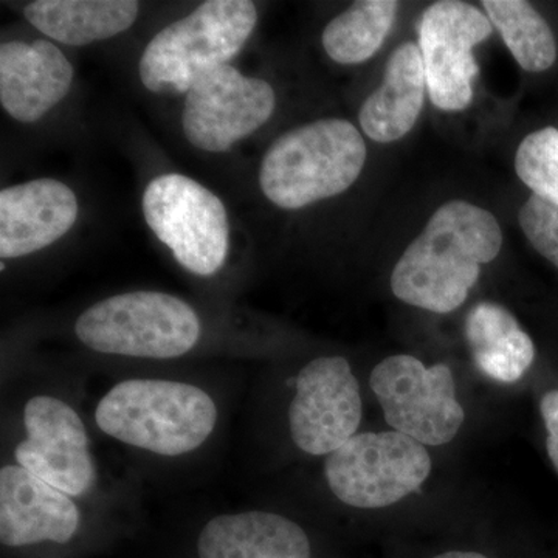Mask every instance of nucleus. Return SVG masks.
<instances>
[{
	"instance_id": "f257e3e1",
	"label": "nucleus",
	"mask_w": 558,
	"mask_h": 558,
	"mask_svg": "<svg viewBox=\"0 0 558 558\" xmlns=\"http://www.w3.org/2000/svg\"><path fill=\"white\" fill-rule=\"evenodd\" d=\"M502 247L498 220L487 209L451 201L436 209L391 274L396 299L418 310L450 314L469 299L481 266Z\"/></svg>"
},
{
	"instance_id": "f03ea898",
	"label": "nucleus",
	"mask_w": 558,
	"mask_h": 558,
	"mask_svg": "<svg viewBox=\"0 0 558 558\" xmlns=\"http://www.w3.org/2000/svg\"><path fill=\"white\" fill-rule=\"evenodd\" d=\"M365 161V140L351 121H312L275 140L260 163L259 185L279 208L310 207L351 189Z\"/></svg>"
},
{
	"instance_id": "7ed1b4c3",
	"label": "nucleus",
	"mask_w": 558,
	"mask_h": 558,
	"mask_svg": "<svg viewBox=\"0 0 558 558\" xmlns=\"http://www.w3.org/2000/svg\"><path fill=\"white\" fill-rule=\"evenodd\" d=\"M98 427L130 446L178 457L201 447L218 410L204 389L172 380H124L98 403Z\"/></svg>"
},
{
	"instance_id": "20e7f679",
	"label": "nucleus",
	"mask_w": 558,
	"mask_h": 558,
	"mask_svg": "<svg viewBox=\"0 0 558 558\" xmlns=\"http://www.w3.org/2000/svg\"><path fill=\"white\" fill-rule=\"evenodd\" d=\"M258 22L248 0H209L189 16L157 33L140 58L143 86L157 95L179 97L211 70L229 64Z\"/></svg>"
},
{
	"instance_id": "39448f33",
	"label": "nucleus",
	"mask_w": 558,
	"mask_h": 558,
	"mask_svg": "<svg viewBox=\"0 0 558 558\" xmlns=\"http://www.w3.org/2000/svg\"><path fill=\"white\" fill-rule=\"evenodd\" d=\"M81 343L105 354L174 359L201 337L196 312L178 296L131 292L94 304L75 326Z\"/></svg>"
},
{
	"instance_id": "423d86ee",
	"label": "nucleus",
	"mask_w": 558,
	"mask_h": 558,
	"mask_svg": "<svg viewBox=\"0 0 558 558\" xmlns=\"http://www.w3.org/2000/svg\"><path fill=\"white\" fill-rule=\"evenodd\" d=\"M428 450L402 433H360L328 454L330 492L355 509H384L417 492L432 473Z\"/></svg>"
},
{
	"instance_id": "0eeeda50",
	"label": "nucleus",
	"mask_w": 558,
	"mask_h": 558,
	"mask_svg": "<svg viewBox=\"0 0 558 558\" xmlns=\"http://www.w3.org/2000/svg\"><path fill=\"white\" fill-rule=\"evenodd\" d=\"M143 215L180 266L211 277L226 263L230 223L226 205L213 191L182 174L150 180L143 194Z\"/></svg>"
},
{
	"instance_id": "6e6552de",
	"label": "nucleus",
	"mask_w": 558,
	"mask_h": 558,
	"mask_svg": "<svg viewBox=\"0 0 558 558\" xmlns=\"http://www.w3.org/2000/svg\"><path fill=\"white\" fill-rule=\"evenodd\" d=\"M369 385L389 427L422 446H446L464 424L465 411L446 363L425 366L413 355H391L373 369Z\"/></svg>"
},
{
	"instance_id": "1a4fd4ad",
	"label": "nucleus",
	"mask_w": 558,
	"mask_h": 558,
	"mask_svg": "<svg viewBox=\"0 0 558 558\" xmlns=\"http://www.w3.org/2000/svg\"><path fill=\"white\" fill-rule=\"evenodd\" d=\"M277 95L233 65L211 70L186 94L182 128L194 148L226 153L270 120Z\"/></svg>"
},
{
	"instance_id": "9d476101",
	"label": "nucleus",
	"mask_w": 558,
	"mask_h": 558,
	"mask_svg": "<svg viewBox=\"0 0 558 558\" xmlns=\"http://www.w3.org/2000/svg\"><path fill=\"white\" fill-rule=\"evenodd\" d=\"M490 20L458 0L433 3L418 21V49L433 105L446 112L468 109L480 68L473 47L492 35Z\"/></svg>"
},
{
	"instance_id": "9b49d317",
	"label": "nucleus",
	"mask_w": 558,
	"mask_h": 558,
	"mask_svg": "<svg viewBox=\"0 0 558 558\" xmlns=\"http://www.w3.org/2000/svg\"><path fill=\"white\" fill-rule=\"evenodd\" d=\"M363 403L360 385L343 357H318L296 377L289 425L293 442L304 453L322 457L357 435Z\"/></svg>"
},
{
	"instance_id": "f8f14e48",
	"label": "nucleus",
	"mask_w": 558,
	"mask_h": 558,
	"mask_svg": "<svg viewBox=\"0 0 558 558\" xmlns=\"http://www.w3.org/2000/svg\"><path fill=\"white\" fill-rule=\"evenodd\" d=\"M24 424L27 439L16 449L21 468L70 497L86 494L95 483V465L76 411L60 399L36 396L25 407Z\"/></svg>"
},
{
	"instance_id": "ddd939ff",
	"label": "nucleus",
	"mask_w": 558,
	"mask_h": 558,
	"mask_svg": "<svg viewBox=\"0 0 558 558\" xmlns=\"http://www.w3.org/2000/svg\"><path fill=\"white\" fill-rule=\"evenodd\" d=\"M75 193L54 179L0 191V256L21 258L60 241L78 219Z\"/></svg>"
},
{
	"instance_id": "4468645a",
	"label": "nucleus",
	"mask_w": 558,
	"mask_h": 558,
	"mask_svg": "<svg viewBox=\"0 0 558 558\" xmlns=\"http://www.w3.org/2000/svg\"><path fill=\"white\" fill-rule=\"evenodd\" d=\"M72 81V64L49 40H10L0 47V102L11 119H43L68 97Z\"/></svg>"
},
{
	"instance_id": "2eb2a0df",
	"label": "nucleus",
	"mask_w": 558,
	"mask_h": 558,
	"mask_svg": "<svg viewBox=\"0 0 558 558\" xmlns=\"http://www.w3.org/2000/svg\"><path fill=\"white\" fill-rule=\"evenodd\" d=\"M80 512L64 492L50 486L27 469L0 470V539L3 545L65 543L75 534Z\"/></svg>"
},
{
	"instance_id": "dca6fc26",
	"label": "nucleus",
	"mask_w": 558,
	"mask_h": 558,
	"mask_svg": "<svg viewBox=\"0 0 558 558\" xmlns=\"http://www.w3.org/2000/svg\"><path fill=\"white\" fill-rule=\"evenodd\" d=\"M427 76L417 44L403 43L392 51L384 83L363 102L360 126L377 143H392L413 130L424 108Z\"/></svg>"
},
{
	"instance_id": "f3484780",
	"label": "nucleus",
	"mask_w": 558,
	"mask_h": 558,
	"mask_svg": "<svg viewBox=\"0 0 558 558\" xmlns=\"http://www.w3.org/2000/svg\"><path fill=\"white\" fill-rule=\"evenodd\" d=\"M197 550L201 558H312L304 529L269 512L216 517L202 531Z\"/></svg>"
},
{
	"instance_id": "a211bd4d",
	"label": "nucleus",
	"mask_w": 558,
	"mask_h": 558,
	"mask_svg": "<svg viewBox=\"0 0 558 558\" xmlns=\"http://www.w3.org/2000/svg\"><path fill=\"white\" fill-rule=\"evenodd\" d=\"M134 0H38L25 7V20L65 46H89L126 32L137 20Z\"/></svg>"
},
{
	"instance_id": "6ab92c4d",
	"label": "nucleus",
	"mask_w": 558,
	"mask_h": 558,
	"mask_svg": "<svg viewBox=\"0 0 558 558\" xmlns=\"http://www.w3.org/2000/svg\"><path fill=\"white\" fill-rule=\"evenodd\" d=\"M465 339L476 368L499 384H515L535 360L534 341L501 304L472 307L465 319Z\"/></svg>"
},
{
	"instance_id": "aec40b11",
	"label": "nucleus",
	"mask_w": 558,
	"mask_h": 558,
	"mask_svg": "<svg viewBox=\"0 0 558 558\" xmlns=\"http://www.w3.org/2000/svg\"><path fill=\"white\" fill-rule=\"evenodd\" d=\"M399 2L395 0H360L326 25L323 49L339 64H362L380 49L387 39Z\"/></svg>"
},
{
	"instance_id": "412c9836",
	"label": "nucleus",
	"mask_w": 558,
	"mask_h": 558,
	"mask_svg": "<svg viewBox=\"0 0 558 558\" xmlns=\"http://www.w3.org/2000/svg\"><path fill=\"white\" fill-rule=\"evenodd\" d=\"M483 7L521 69L545 72L556 62L554 33L531 3L524 0H484Z\"/></svg>"
},
{
	"instance_id": "4be33fe9",
	"label": "nucleus",
	"mask_w": 558,
	"mask_h": 558,
	"mask_svg": "<svg viewBox=\"0 0 558 558\" xmlns=\"http://www.w3.org/2000/svg\"><path fill=\"white\" fill-rule=\"evenodd\" d=\"M515 170L534 194L558 205V130L529 134L517 150Z\"/></svg>"
},
{
	"instance_id": "5701e85b",
	"label": "nucleus",
	"mask_w": 558,
	"mask_h": 558,
	"mask_svg": "<svg viewBox=\"0 0 558 558\" xmlns=\"http://www.w3.org/2000/svg\"><path fill=\"white\" fill-rule=\"evenodd\" d=\"M519 222L532 247L558 269V205L532 193L520 209Z\"/></svg>"
},
{
	"instance_id": "b1692460",
	"label": "nucleus",
	"mask_w": 558,
	"mask_h": 558,
	"mask_svg": "<svg viewBox=\"0 0 558 558\" xmlns=\"http://www.w3.org/2000/svg\"><path fill=\"white\" fill-rule=\"evenodd\" d=\"M543 422H545L548 438H546V450H548L550 462L558 473V389L546 392L539 402Z\"/></svg>"
},
{
	"instance_id": "393cba45",
	"label": "nucleus",
	"mask_w": 558,
	"mask_h": 558,
	"mask_svg": "<svg viewBox=\"0 0 558 558\" xmlns=\"http://www.w3.org/2000/svg\"><path fill=\"white\" fill-rule=\"evenodd\" d=\"M429 558H492L487 554L481 553V550L473 549H449L442 550V553L435 554Z\"/></svg>"
}]
</instances>
